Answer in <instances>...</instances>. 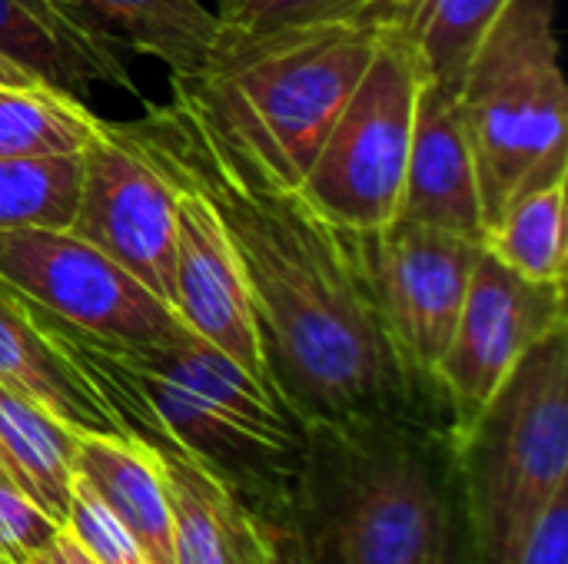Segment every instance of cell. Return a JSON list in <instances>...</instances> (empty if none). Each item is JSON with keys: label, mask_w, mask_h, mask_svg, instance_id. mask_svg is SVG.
Instances as JSON below:
<instances>
[{"label": "cell", "mask_w": 568, "mask_h": 564, "mask_svg": "<svg viewBox=\"0 0 568 564\" xmlns=\"http://www.w3.org/2000/svg\"><path fill=\"white\" fill-rule=\"evenodd\" d=\"M280 525L306 564H473L456 425L443 416L306 425Z\"/></svg>", "instance_id": "cell-2"}, {"label": "cell", "mask_w": 568, "mask_h": 564, "mask_svg": "<svg viewBox=\"0 0 568 564\" xmlns=\"http://www.w3.org/2000/svg\"><path fill=\"white\" fill-rule=\"evenodd\" d=\"M216 3H223V0H216Z\"/></svg>", "instance_id": "cell-33"}, {"label": "cell", "mask_w": 568, "mask_h": 564, "mask_svg": "<svg viewBox=\"0 0 568 564\" xmlns=\"http://www.w3.org/2000/svg\"><path fill=\"white\" fill-rule=\"evenodd\" d=\"M559 326H568L566 283H532L479 249L456 332L436 366L456 439L486 409L516 362Z\"/></svg>", "instance_id": "cell-10"}, {"label": "cell", "mask_w": 568, "mask_h": 564, "mask_svg": "<svg viewBox=\"0 0 568 564\" xmlns=\"http://www.w3.org/2000/svg\"><path fill=\"white\" fill-rule=\"evenodd\" d=\"M70 229L173 306L176 186L110 120L97 123L80 153V196Z\"/></svg>", "instance_id": "cell-9"}, {"label": "cell", "mask_w": 568, "mask_h": 564, "mask_svg": "<svg viewBox=\"0 0 568 564\" xmlns=\"http://www.w3.org/2000/svg\"><path fill=\"white\" fill-rule=\"evenodd\" d=\"M216 17L236 30L363 23L403 37L406 0H223Z\"/></svg>", "instance_id": "cell-24"}, {"label": "cell", "mask_w": 568, "mask_h": 564, "mask_svg": "<svg viewBox=\"0 0 568 564\" xmlns=\"http://www.w3.org/2000/svg\"><path fill=\"white\" fill-rule=\"evenodd\" d=\"M519 564H568V492L542 512Z\"/></svg>", "instance_id": "cell-27"}, {"label": "cell", "mask_w": 568, "mask_h": 564, "mask_svg": "<svg viewBox=\"0 0 568 564\" xmlns=\"http://www.w3.org/2000/svg\"><path fill=\"white\" fill-rule=\"evenodd\" d=\"M30 564H97L90 555H87V548L60 525V532L50 539V545L47 548H40Z\"/></svg>", "instance_id": "cell-28"}, {"label": "cell", "mask_w": 568, "mask_h": 564, "mask_svg": "<svg viewBox=\"0 0 568 564\" xmlns=\"http://www.w3.org/2000/svg\"><path fill=\"white\" fill-rule=\"evenodd\" d=\"M173 186H176L173 309L193 336H200L206 346L220 349L236 366H243L246 372L266 382L250 289L240 256L230 243V233L203 193L180 183Z\"/></svg>", "instance_id": "cell-12"}, {"label": "cell", "mask_w": 568, "mask_h": 564, "mask_svg": "<svg viewBox=\"0 0 568 564\" xmlns=\"http://www.w3.org/2000/svg\"><path fill=\"white\" fill-rule=\"evenodd\" d=\"M60 525L17 485L0 482V564H30Z\"/></svg>", "instance_id": "cell-26"}, {"label": "cell", "mask_w": 568, "mask_h": 564, "mask_svg": "<svg viewBox=\"0 0 568 564\" xmlns=\"http://www.w3.org/2000/svg\"><path fill=\"white\" fill-rule=\"evenodd\" d=\"M116 130L170 183L203 193L223 219L246 276L266 382L303 425L376 416L453 422L439 382L406 362L386 326L373 266L376 233L320 216L176 90L170 103H150Z\"/></svg>", "instance_id": "cell-1"}, {"label": "cell", "mask_w": 568, "mask_h": 564, "mask_svg": "<svg viewBox=\"0 0 568 564\" xmlns=\"http://www.w3.org/2000/svg\"><path fill=\"white\" fill-rule=\"evenodd\" d=\"M396 219L426 223L476 243L486 236L483 193L459 110V90L439 86L426 76L416 96L413 146Z\"/></svg>", "instance_id": "cell-13"}, {"label": "cell", "mask_w": 568, "mask_h": 564, "mask_svg": "<svg viewBox=\"0 0 568 564\" xmlns=\"http://www.w3.org/2000/svg\"><path fill=\"white\" fill-rule=\"evenodd\" d=\"M456 465L473 564H519L568 492V326L539 339L459 432Z\"/></svg>", "instance_id": "cell-5"}, {"label": "cell", "mask_w": 568, "mask_h": 564, "mask_svg": "<svg viewBox=\"0 0 568 564\" xmlns=\"http://www.w3.org/2000/svg\"><path fill=\"white\" fill-rule=\"evenodd\" d=\"M483 243L393 219L373 236L376 289L386 326L406 362L436 382V366L456 332Z\"/></svg>", "instance_id": "cell-11"}, {"label": "cell", "mask_w": 568, "mask_h": 564, "mask_svg": "<svg viewBox=\"0 0 568 564\" xmlns=\"http://www.w3.org/2000/svg\"><path fill=\"white\" fill-rule=\"evenodd\" d=\"M0 283L103 342L163 346L193 336L170 302L73 229H0Z\"/></svg>", "instance_id": "cell-8"}, {"label": "cell", "mask_w": 568, "mask_h": 564, "mask_svg": "<svg viewBox=\"0 0 568 564\" xmlns=\"http://www.w3.org/2000/svg\"><path fill=\"white\" fill-rule=\"evenodd\" d=\"M130 50L57 0H0V57L53 93L83 100L90 86L140 93Z\"/></svg>", "instance_id": "cell-14"}, {"label": "cell", "mask_w": 568, "mask_h": 564, "mask_svg": "<svg viewBox=\"0 0 568 564\" xmlns=\"http://www.w3.org/2000/svg\"><path fill=\"white\" fill-rule=\"evenodd\" d=\"M63 529L87 548V555L97 564H150L83 479H73V499Z\"/></svg>", "instance_id": "cell-25"}, {"label": "cell", "mask_w": 568, "mask_h": 564, "mask_svg": "<svg viewBox=\"0 0 568 564\" xmlns=\"http://www.w3.org/2000/svg\"><path fill=\"white\" fill-rule=\"evenodd\" d=\"M419 83L409 43L389 30L300 183L320 216L353 233H379L399 216Z\"/></svg>", "instance_id": "cell-7"}, {"label": "cell", "mask_w": 568, "mask_h": 564, "mask_svg": "<svg viewBox=\"0 0 568 564\" xmlns=\"http://www.w3.org/2000/svg\"><path fill=\"white\" fill-rule=\"evenodd\" d=\"M419 3H423V0H406V27H409V20H413V13L419 10ZM406 27H403V33H406Z\"/></svg>", "instance_id": "cell-31"}, {"label": "cell", "mask_w": 568, "mask_h": 564, "mask_svg": "<svg viewBox=\"0 0 568 564\" xmlns=\"http://www.w3.org/2000/svg\"><path fill=\"white\" fill-rule=\"evenodd\" d=\"M509 0H423L403 40L426 80L459 90L463 73Z\"/></svg>", "instance_id": "cell-22"}, {"label": "cell", "mask_w": 568, "mask_h": 564, "mask_svg": "<svg viewBox=\"0 0 568 564\" xmlns=\"http://www.w3.org/2000/svg\"><path fill=\"white\" fill-rule=\"evenodd\" d=\"M77 479L97 492L146 562L176 564L173 505L150 442L130 432H77Z\"/></svg>", "instance_id": "cell-17"}, {"label": "cell", "mask_w": 568, "mask_h": 564, "mask_svg": "<svg viewBox=\"0 0 568 564\" xmlns=\"http://www.w3.org/2000/svg\"><path fill=\"white\" fill-rule=\"evenodd\" d=\"M40 316L97 382L123 432L183 449L266 522L286 515L306 425L263 379L200 336L116 346Z\"/></svg>", "instance_id": "cell-3"}, {"label": "cell", "mask_w": 568, "mask_h": 564, "mask_svg": "<svg viewBox=\"0 0 568 564\" xmlns=\"http://www.w3.org/2000/svg\"><path fill=\"white\" fill-rule=\"evenodd\" d=\"M0 386L40 406L73 432H123L116 412L60 346L40 309L0 283Z\"/></svg>", "instance_id": "cell-15"}, {"label": "cell", "mask_w": 568, "mask_h": 564, "mask_svg": "<svg viewBox=\"0 0 568 564\" xmlns=\"http://www.w3.org/2000/svg\"><path fill=\"white\" fill-rule=\"evenodd\" d=\"M150 445L173 505L176 564H273V525L263 515L183 449L160 439Z\"/></svg>", "instance_id": "cell-16"}, {"label": "cell", "mask_w": 568, "mask_h": 564, "mask_svg": "<svg viewBox=\"0 0 568 564\" xmlns=\"http://www.w3.org/2000/svg\"><path fill=\"white\" fill-rule=\"evenodd\" d=\"M270 525H273V564H306L296 535L280 522H270Z\"/></svg>", "instance_id": "cell-29"}, {"label": "cell", "mask_w": 568, "mask_h": 564, "mask_svg": "<svg viewBox=\"0 0 568 564\" xmlns=\"http://www.w3.org/2000/svg\"><path fill=\"white\" fill-rule=\"evenodd\" d=\"M556 3L509 0L459 83L486 226L516 196L568 180V86Z\"/></svg>", "instance_id": "cell-6"}, {"label": "cell", "mask_w": 568, "mask_h": 564, "mask_svg": "<svg viewBox=\"0 0 568 564\" xmlns=\"http://www.w3.org/2000/svg\"><path fill=\"white\" fill-rule=\"evenodd\" d=\"M80 196V153L0 160V229H70Z\"/></svg>", "instance_id": "cell-23"}, {"label": "cell", "mask_w": 568, "mask_h": 564, "mask_svg": "<svg viewBox=\"0 0 568 564\" xmlns=\"http://www.w3.org/2000/svg\"><path fill=\"white\" fill-rule=\"evenodd\" d=\"M123 50L153 57L170 76L200 73L220 40V17L200 0H57Z\"/></svg>", "instance_id": "cell-18"}, {"label": "cell", "mask_w": 568, "mask_h": 564, "mask_svg": "<svg viewBox=\"0 0 568 564\" xmlns=\"http://www.w3.org/2000/svg\"><path fill=\"white\" fill-rule=\"evenodd\" d=\"M100 116L77 96L0 86V160L83 153Z\"/></svg>", "instance_id": "cell-21"}, {"label": "cell", "mask_w": 568, "mask_h": 564, "mask_svg": "<svg viewBox=\"0 0 568 564\" xmlns=\"http://www.w3.org/2000/svg\"><path fill=\"white\" fill-rule=\"evenodd\" d=\"M0 459L10 482L63 525L77 479V432L0 386Z\"/></svg>", "instance_id": "cell-19"}, {"label": "cell", "mask_w": 568, "mask_h": 564, "mask_svg": "<svg viewBox=\"0 0 568 564\" xmlns=\"http://www.w3.org/2000/svg\"><path fill=\"white\" fill-rule=\"evenodd\" d=\"M0 86H10V90H47V86H40L37 80H30L23 70H17L10 60H3L0 57ZM67 96V93H63Z\"/></svg>", "instance_id": "cell-30"}, {"label": "cell", "mask_w": 568, "mask_h": 564, "mask_svg": "<svg viewBox=\"0 0 568 564\" xmlns=\"http://www.w3.org/2000/svg\"><path fill=\"white\" fill-rule=\"evenodd\" d=\"M386 33L363 23L283 30L223 23L210 63L193 76H173V90L270 180L300 189Z\"/></svg>", "instance_id": "cell-4"}, {"label": "cell", "mask_w": 568, "mask_h": 564, "mask_svg": "<svg viewBox=\"0 0 568 564\" xmlns=\"http://www.w3.org/2000/svg\"><path fill=\"white\" fill-rule=\"evenodd\" d=\"M566 193L568 180H556L516 196L486 226L483 249L532 283H566Z\"/></svg>", "instance_id": "cell-20"}, {"label": "cell", "mask_w": 568, "mask_h": 564, "mask_svg": "<svg viewBox=\"0 0 568 564\" xmlns=\"http://www.w3.org/2000/svg\"><path fill=\"white\" fill-rule=\"evenodd\" d=\"M0 482H10V475H7V465H3V459H0ZM13 485V482H10Z\"/></svg>", "instance_id": "cell-32"}]
</instances>
